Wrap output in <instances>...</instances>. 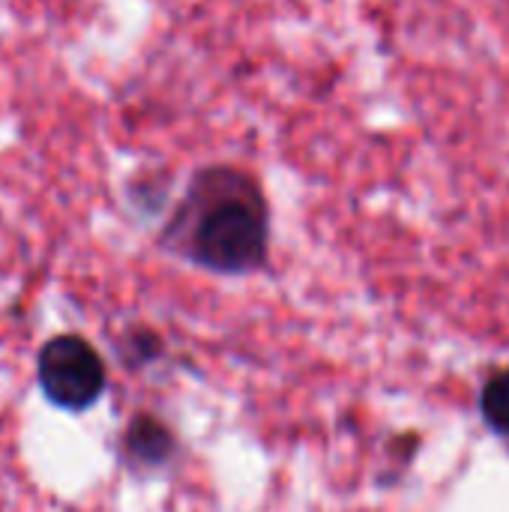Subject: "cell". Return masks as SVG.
<instances>
[{
	"mask_svg": "<svg viewBox=\"0 0 509 512\" xmlns=\"http://www.w3.org/2000/svg\"><path fill=\"white\" fill-rule=\"evenodd\" d=\"M162 243L210 273L261 270L270 243V207L258 177L231 162L198 168L162 228Z\"/></svg>",
	"mask_w": 509,
	"mask_h": 512,
	"instance_id": "obj_1",
	"label": "cell"
},
{
	"mask_svg": "<svg viewBox=\"0 0 509 512\" xmlns=\"http://www.w3.org/2000/svg\"><path fill=\"white\" fill-rule=\"evenodd\" d=\"M39 387L63 411H87L102 399L105 366L81 336H54L39 351Z\"/></svg>",
	"mask_w": 509,
	"mask_h": 512,
	"instance_id": "obj_2",
	"label": "cell"
},
{
	"mask_svg": "<svg viewBox=\"0 0 509 512\" xmlns=\"http://www.w3.org/2000/svg\"><path fill=\"white\" fill-rule=\"evenodd\" d=\"M123 444H126L129 459L138 462V465H147V468L165 465V462L171 459V453H174V438H171V432H168L159 420H153V417H138V420H132L129 429H126Z\"/></svg>",
	"mask_w": 509,
	"mask_h": 512,
	"instance_id": "obj_3",
	"label": "cell"
},
{
	"mask_svg": "<svg viewBox=\"0 0 509 512\" xmlns=\"http://www.w3.org/2000/svg\"><path fill=\"white\" fill-rule=\"evenodd\" d=\"M480 414L492 432L509 438V369L486 381L483 396H480Z\"/></svg>",
	"mask_w": 509,
	"mask_h": 512,
	"instance_id": "obj_4",
	"label": "cell"
}]
</instances>
